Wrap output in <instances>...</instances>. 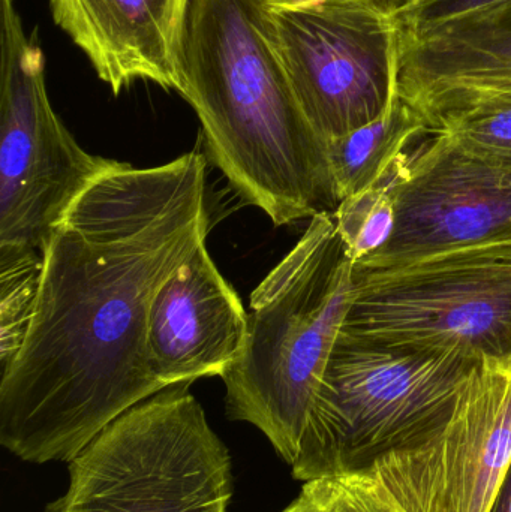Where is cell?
Wrapping results in <instances>:
<instances>
[{
    "label": "cell",
    "mask_w": 511,
    "mask_h": 512,
    "mask_svg": "<svg viewBox=\"0 0 511 512\" xmlns=\"http://www.w3.org/2000/svg\"><path fill=\"white\" fill-rule=\"evenodd\" d=\"M207 161H117L48 240L35 316L0 378V444L23 462H71L128 409L162 391L146 361L150 307L206 243Z\"/></svg>",
    "instance_id": "6da1fadb"
},
{
    "label": "cell",
    "mask_w": 511,
    "mask_h": 512,
    "mask_svg": "<svg viewBox=\"0 0 511 512\" xmlns=\"http://www.w3.org/2000/svg\"><path fill=\"white\" fill-rule=\"evenodd\" d=\"M173 62L176 92L240 200L276 227L335 212L327 146L291 86L267 0H186Z\"/></svg>",
    "instance_id": "7a4b0ae2"
},
{
    "label": "cell",
    "mask_w": 511,
    "mask_h": 512,
    "mask_svg": "<svg viewBox=\"0 0 511 512\" xmlns=\"http://www.w3.org/2000/svg\"><path fill=\"white\" fill-rule=\"evenodd\" d=\"M354 300L356 264L330 212L309 219L249 298L245 345L221 376L225 409L264 433L290 466Z\"/></svg>",
    "instance_id": "3957f363"
},
{
    "label": "cell",
    "mask_w": 511,
    "mask_h": 512,
    "mask_svg": "<svg viewBox=\"0 0 511 512\" xmlns=\"http://www.w3.org/2000/svg\"><path fill=\"white\" fill-rule=\"evenodd\" d=\"M339 337L473 364L511 358V237L356 265V300Z\"/></svg>",
    "instance_id": "277c9868"
},
{
    "label": "cell",
    "mask_w": 511,
    "mask_h": 512,
    "mask_svg": "<svg viewBox=\"0 0 511 512\" xmlns=\"http://www.w3.org/2000/svg\"><path fill=\"white\" fill-rule=\"evenodd\" d=\"M189 385L108 424L68 463V489L45 512H228L230 454Z\"/></svg>",
    "instance_id": "5b68a950"
},
{
    "label": "cell",
    "mask_w": 511,
    "mask_h": 512,
    "mask_svg": "<svg viewBox=\"0 0 511 512\" xmlns=\"http://www.w3.org/2000/svg\"><path fill=\"white\" fill-rule=\"evenodd\" d=\"M476 364V363H474ZM473 363L339 337L309 412L293 477L363 472L444 426Z\"/></svg>",
    "instance_id": "8992f818"
},
{
    "label": "cell",
    "mask_w": 511,
    "mask_h": 512,
    "mask_svg": "<svg viewBox=\"0 0 511 512\" xmlns=\"http://www.w3.org/2000/svg\"><path fill=\"white\" fill-rule=\"evenodd\" d=\"M0 255L44 254L78 195L117 161L90 155L51 107L44 54L14 0H0Z\"/></svg>",
    "instance_id": "52a82bcc"
},
{
    "label": "cell",
    "mask_w": 511,
    "mask_h": 512,
    "mask_svg": "<svg viewBox=\"0 0 511 512\" xmlns=\"http://www.w3.org/2000/svg\"><path fill=\"white\" fill-rule=\"evenodd\" d=\"M291 86L329 143L374 122L399 98L401 30L393 9L353 0L272 6Z\"/></svg>",
    "instance_id": "ba28073f"
},
{
    "label": "cell",
    "mask_w": 511,
    "mask_h": 512,
    "mask_svg": "<svg viewBox=\"0 0 511 512\" xmlns=\"http://www.w3.org/2000/svg\"><path fill=\"white\" fill-rule=\"evenodd\" d=\"M510 465L511 358H482L441 429L363 474L405 512H489Z\"/></svg>",
    "instance_id": "9c48e42d"
},
{
    "label": "cell",
    "mask_w": 511,
    "mask_h": 512,
    "mask_svg": "<svg viewBox=\"0 0 511 512\" xmlns=\"http://www.w3.org/2000/svg\"><path fill=\"white\" fill-rule=\"evenodd\" d=\"M503 237H511V167L429 132L425 143L407 153L389 243L356 265L387 267Z\"/></svg>",
    "instance_id": "30bf717a"
},
{
    "label": "cell",
    "mask_w": 511,
    "mask_h": 512,
    "mask_svg": "<svg viewBox=\"0 0 511 512\" xmlns=\"http://www.w3.org/2000/svg\"><path fill=\"white\" fill-rule=\"evenodd\" d=\"M248 310L206 243L161 286L146 330V361L162 390L222 376L245 345Z\"/></svg>",
    "instance_id": "8fae6325"
},
{
    "label": "cell",
    "mask_w": 511,
    "mask_h": 512,
    "mask_svg": "<svg viewBox=\"0 0 511 512\" xmlns=\"http://www.w3.org/2000/svg\"><path fill=\"white\" fill-rule=\"evenodd\" d=\"M186 0H50L54 23L120 95L137 81L176 90L174 41Z\"/></svg>",
    "instance_id": "7c38bea8"
},
{
    "label": "cell",
    "mask_w": 511,
    "mask_h": 512,
    "mask_svg": "<svg viewBox=\"0 0 511 512\" xmlns=\"http://www.w3.org/2000/svg\"><path fill=\"white\" fill-rule=\"evenodd\" d=\"M510 77L511 2L428 35H401L399 96L404 101Z\"/></svg>",
    "instance_id": "4fadbf2b"
},
{
    "label": "cell",
    "mask_w": 511,
    "mask_h": 512,
    "mask_svg": "<svg viewBox=\"0 0 511 512\" xmlns=\"http://www.w3.org/2000/svg\"><path fill=\"white\" fill-rule=\"evenodd\" d=\"M428 134L422 116L399 96L374 122L329 141L327 161L339 203L380 182L407 147Z\"/></svg>",
    "instance_id": "5bb4252c"
},
{
    "label": "cell",
    "mask_w": 511,
    "mask_h": 512,
    "mask_svg": "<svg viewBox=\"0 0 511 512\" xmlns=\"http://www.w3.org/2000/svg\"><path fill=\"white\" fill-rule=\"evenodd\" d=\"M407 153L396 159L380 182L345 198L333 212L345 254L354 264L378 254L395 231L396 194Z\"/></svg>",
    "instance_id": "9a60e30c"
},
{
    "label": "cell",
    "mask_w": 511,
    "mask_h": 512,
    "mask_svg": "<svg viewBox=\"0 0 511 512\" xmlns=\"http://www.w3.org/2000/svg\"><path fill=\"white\" fill-rule=\"evenodd\" d=\"M44 254L0 255V364L17 357L29 333L38 303Z\"/></svg>",
    "instance_id": "2e32d148"
},
{
    "label": "cell",
    "mask_w": 511,
    "mask_h": 512,
    "mask_svg": "<svg viewBox=\"0 0 511 512\" xmlns=\"http://www.w3.org/2000/svg\"><path fill=\"white\" fill-rule=\"evenodd\" d=\"M429 132L446 135L477 158L511 167V105H473L426 120Z\"/></svg>",
    "instance_id": "e0dca14e"
},
{
    "label": "cell",
    "mask_w": 511,
    "mask_h": 512,
    "mask_svg": "<svg viewBox=\"0 0 511 512\" xmlns=\"http://www.w3.org/2000/svg\"><path fill=\"white\" fill-rule=\"evenodd\" d=\"M284 512H405L363 472L306 481Z\"/></svg>",
    "instance_id": "ac0fdd59"
},
{
    "label": "cell",
    "mask_w": 511,
    "mask_h": 512,
    "mask_svg": "<svg viewBox=\"0 0 511 512\" xmlns=\"http://www.w3.org/2000/svg\"><path fill=\"white\" fill-rule=\"evenodd\" d=\"M511 0H405L393 9L401 35L417 38Z\"/></svg>",
    "instance_id": "d6986e66"
},
{
    "label": "cell",
    "mask_w": 511,
    "mask_h": 512,
    "mask_svg": "<svg viewBox=\"0 0 511 512\" xmlns=\"http://www.w3.org/2000/svg\"><path fill=\"white\" fill-rule=\"evenodd\" d=\"M423 120L473 105H511V77L489 83L447 87L408 101Z\"/></svg>",
    "instance_id": "ffe728a7"
},
{
    "label": "cell",
    "mask_w": 511,
    "mask_h": 512,
    "mask_svg": "<svg viewBox=\"0 0 511 512\" xmlns=\"http://www.w3.org/2000/svg\"><path fill=\"white\" fill-rule=\"evenodd\" d=\"M270 6H302L314 5V3L329 2V0H267ZM353 2L372 3V5L384 6V8L396 9L405 0H353Z\"/></svg>",
    "instance_id": "44dd1931"
},
{
    "label": "cell",
    "mask_w": 511,
    "mask_h": 512,
    "mask_svg": "<svg viewBox=\"0 0 511 512\" xmlns=\"http://www.w3.org/2000/svg\"><path fill=\"white\" fill-rule=\"evenodd\" d=\"M489 512H511V465Z\"/></svg>",
    "instance_id": "7402d4cb"
}]
</instances>
